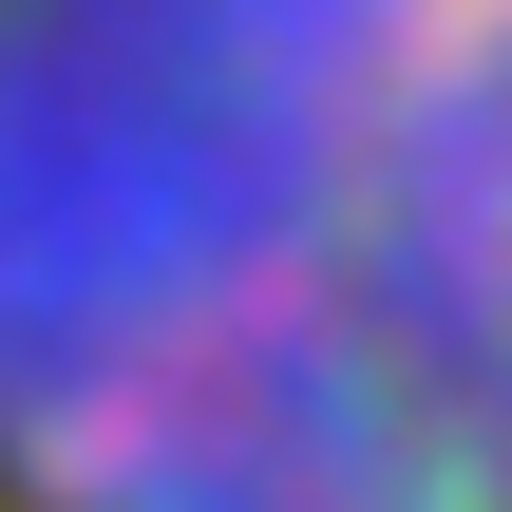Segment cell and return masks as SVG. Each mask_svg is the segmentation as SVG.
Masks as SVG:
<instances>
[{
	"mask_svg": "<svg viewBox=\"0 0 512 512\" xmlns=\"http://www.w3.org/2000/svg\"><path fill=\"white\" fill-rule=\"evenodd\" d=\"M0 512H512V0H0Z\"/></svg>",
	"mask_w": 512,
	"mask_h": 512,
	"instance_id": "6da1fadb",
	"label": "cell"
}]
</instances>
